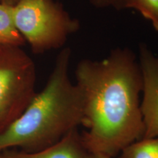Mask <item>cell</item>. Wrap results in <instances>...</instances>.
Segmentation results:
<instances>
[{"label":"cell","mask_w":158,"mask_h":158,"mask_svg":"<svg viewBox=\"0 0 158 158\" xmlns=\"http://www.w3.org/2000/svg\"><path fill=\"white\" fill-rule=\"evenodd\" d=\"M76 84L83 98L82 141L89 152L113 158L143 138L138 61L128 48H117L101 60L80 61Z\"/></svg>","instance_id":"1"},{"label":"cell","mask_w":158,"mask_h":158,"mask_svg":"<svg viewBox=\"0 0 158 158\" xmlns=\"http://www.w3.org/2000/svg\"><path fill=\"white\" fill-rule=\"evenodd\" d=\"M71 54L68 47L61 50L43 89L0 133V153L14 148L27 153L40 152L82 125L83 98L69 77Z\"/></svg>","instance_id":"2"},{"label":"cell","mask_w":158,"mask_h":158,"mask_svg":"<svg viewBox=\"0 0 158 158\" xmlns=\"http://www.w3.org/2000/svg\"><path fill=\"white\" fill-rule=\"evenodd\" d=\"M13 15L15 27L35 54L61 48L80 28L78 20L53 0H19Z\"/></svg>","instance_id":"3"},{"label":"cell","mask_w":158,"mask_h":158,"mask_svg":"<svg viewBox=\"0 0 158 158\" xmlns=\"http://www.w3.org/2000/svg\"><path fill=\"white\" fill-rule=\"evenodd\" d=\"M36 79L35 63L21 47L0 45V133L34 98Z\"/></svg>","instance_id":"4"},{"label":"cell","mask_w":158,"mask_h":158,"mask_svg":"<svg viewBox=\"0 0 158 158\" xmlns=\"http://www.w3.org/2000/svg\"><path fill=\"white\" fill-rule=\"evenodd\" d=\"M138 64L142 78L141 111L144 124L143 138L158 137V56L147 45H139Z\"/></svg>","instance_id":"5"},{"label":"cell","mask_w":158,"mask_h":158,"mask_svg":"<svg viewBox=\"0 0 158 158\" xmlns=\"http://www.w3.org/2000/svg\"><path fill=\"white\" fill-rule=\"evenodd\" d=\"M4 158H86L89 152L82 141L81 133L75 129L52 147L34 153H27L16 149L1 152Z\"/></svg>","instance_id":"6"},{"label":"cell","mask_w":158,"mask_h":158,"mask_svg":"<svg viewBox=\"0 0 158 158\" xmlns=\"http://www.w3.org/2000/svg\"><path fill=\"white\" fill-rule=\"evenodd\" d=\"M25 40L15 27L13 15V6L0 2V45L20 46Z\"/></svg>","instance_id":"7"},{"label":"cell","mask_w":158,"mask_h":158,"mask_svg":"<svg viewBox=\"0 0 158 158\" xmlns=\"http://www.w3.org/2000/svg\"><path fill=\"white\" fill-rule=\"evenodd\" d=\"M119 158H158V137L142 138L124 147Z\"/></svg>","instance_id":"8"},{"label":"cell","mask_w":158,"mask_h":158,"mask_svg":"<svg viewBox=\"0 0 158 158\" xmlns=\"http://www.w3.org/2000/svg\"><path fill=\"white\" fill-rule=\"evenodd\" d=\"M124 7L138 10L158 31V0H126Z\"/></svg>","instance_id":"9"},{"label":"cell","mask_w":158,"mask_h":158,"mask_svg":"<svg viewBox=\"0 0 158 158\" xmlns=\"http://www.w3.org/2000/svg\"><path fill=\"white\" fill-rule=\"evenodd\" d=\"M92 2L97 7H107L109 5L116 6V0H92Z\"/></svg>","instance_id":"10"},{"label":"cell","mask_w":158,"mask_h":158,"mask_svg":"<svg viewBox=\"0 0 158 158\" xmlns=\"http://www.w3.org/2000/svg\"><path fill=\"white\" fill-rule=\"evenodd\" d=\"M86 158H111V157L102 153L89 152Z\"/></svg>","instance_id":"11"},{"label":"cell","mask_w":158,"mask_h":158,"mask_svg":"<svg viewBox=\"0 0 158 158\" xmlns=\"http://www.w3.org/2000/svg\"><path fill=\"white\" fill-rule=\"evenodd\" d=\"M19 0H0V2L5 4V5H10V6H14L16 5Z\"/></svg>","instance_id":"12"},{"label":"cell","mask_w":158,"mask_h":158,"mask_svg":"<svg viewBox=\"0 0 158 158\" xmlns=\"http://www.w3.org/2000/svg\"><path fill=\"white\" fill-rule=\"evenodd\" d=\"M126 0H116V3L115 7L118 9H121L124 7V4H125Z\"/></svg>","instance_id":"13"},{"label":"cell","mask_w":158,"mask_h":158,"mask_svg":"<svg viewBox=\"0 0 158 158\" xmlns=\"http://www.w3.org/2000/svg\"><path fill=\"white\" fill-rule=\"evenodd\" d=\"M0 158H4L2 154V153H0Z\"/></svg>","instance_id":"14"}]
</instances>
